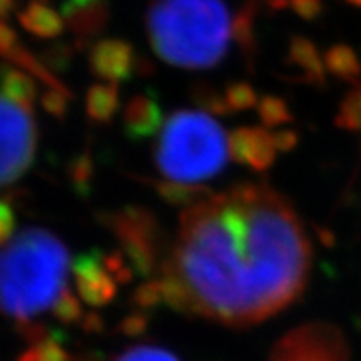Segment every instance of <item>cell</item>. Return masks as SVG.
Segmentation results:
<instances>
[{
	"label": "cell",
	"mask_w": 361,
	"mask_h": 361,
	"mask_svg": "<svg viewBox=\"0 0 361 361\" xmlns=\"http://www.w3.org/2000/svg\"><path fill=\"white\" fill-rule=\"evenodd\" d=\"M269 361H348V347L338 326L306 323L275 343Z\"/></svg>",
	"instance_id": "52a82bcc"
},
{
	"label": "cell",
	"mask_w": 361,
	"mask_h": 361,
	"mask_svg": "<svg viewBox=\"0 0 361 361\" xmlns=\"http://www.w3.org/2000/svg\"><path fill=\"white\" fill-rule=\"evenodd\" d=\"M290 8L305 20H317L323 15V0H290Z\"/></svg>",
	"instance_id": "d6a6232c"
},
{
	"label": "cell",
	"mask_w": 361,
	"mask_h": 361,
	"mask_svg": "<svg viewBox=\"0 0 361 361\" xmlns=\"http://www.w3.org/2000/svg\"><path fill=\"white\" fill-rule=\"evenodd\" d=\"M52 312L54 317L63 324L81 323V319L85 315L83 314V306H81V299L72 293L68 288L59 295V299L52 306Z\"/></svg>",
	"instance_id": "4316f807"
},
{
	"label": "cell",
	"mask_w": 361,
	"mask_h": 361,
	"mask_svg": "<svg viewBox=\"0 0 361 361\" xmlns=\"http://www.w3.org/2000/svg\"><path fill=\"white\" fill-rule=\"evenodd\" d=\"M72 100V92H63L57 89H47L41 96V105L50 116L63 118L68 113V102Z\"/></svg>",
	"instance_id": "4dcf8cb0"
},
{
	"label": "cell",
	"mask_w": 361,
	"mask_h": 361,
	"mask_svg": "<svg viewBox=\"0 0 361 361\" xmlns=\"http://www.w3.org/2000/svg\"><path fill=\"white\" fill-rule=\"evenodd\" d=\"M258 116H260L262 124L266 128H281L284 124L293 122V113H291L290 105L286 104L279 96H264L257 105Z\"/></svg>",
	"instance_id": "44dd1931"
},
{
	"label": "cell",
	"mask_w": 361,
	"mask_h": 361,
	"mask_svg": "<svg viewBox=\"0 0 361 361\" xmlns=\"http://www.w3.org/2000/svg\"><path fill=\"white\" fill-rule=\"evenodd\" d=\"M124 133L131 140H146L161 133L164 126V114L157 96L142 92L129 98L124 107Z\"/></svg>",
	"instance_id": "7c38bea8"
},
{
	"label": "cell",
	"mask_w": 361,
	"mask_h": 361,
	"mask_svg": "<svg viewBox=\"0 0 361 361\" xmlns=\"http://www.w3.org/2000/svg\"><path fill=\"white\" fill-rule=\"evenodd\" d=\"M19 37H17V32L11 28L8 23H2L0 20V54L8 59L11 52H13L15 48H19Z\"/></svg>",
	"instance_id": "e575fe53"
},
{
	"label": "cell",
	"mask_w": 361,
	"mask_h": 361,
	"mask_svg": "<svg viewBox=\"0 0 361 361\" xmlns=\"http://www.w3.org/2000/svg\"><path fill=\"white\" fill-rule=\"evenodd\" d=\"M271 137H273V144H275L276 152L281 153L291 152L299 144V135L293 129H279Z\"/></svg>",
	"instance_id": "d590c367"
},
{
	"label": "cell",
	"mask_w": 361,
	"mask_h": 361,
	"mask_svg": "<svg viewBox=\"0 0 361 361\" xmlns=\"http://www.w3.org/2000/svg\"><path fill=\"white\" fill-rule=\"evenodd\" d=\"M147 324H149V319H147L146 312L135 310V312H131V314L126 315L120 321L116 330H118V334L126 336V338H138V336H142L146 332Z\"/></svg>",
	"instance_id": "1f68e13d"
},
{
	"label": "cell",
	"mask_w": 361,
	"mask_h": 361,
	"mask_svg": "<svg viewBox=\"0 0 361 361\" xmlns=\"http://www.w3.org/2000/svg\"><path fill=\"white\" fill-rule=\"evenodd\" d=\"M192 100L195 102L197 107L204 109V113L212 114V116H227L231 114L225 96L219 94L214 87L204 85V83H197L192 89Z\"/></svg>",
	"instance_id": "484cf974"
},
{
	"label": "cell",
	"mask_w": 361,
	"mask_h": 361,
	"mask_svg": "<svg viewBox=\"0 0 361 361\" xmlns=\"http://www.w3.org/2000/svg\"><path fill=\"white\" fill-rule=\"evenodd\" d=\"M231 23L225 0H153L146 32L162 61L186 71L216 67L228 52Z\"/></svg>",
	"instance_id": "3957f363"
},
{
	"label": "cell",
	"mask_w": 361,
	"mask_h": 361,
	"mask_svg": "<svg viewBox=\"0 0 361 361\" xmlns=\"http://www.w3.org/2000/svg\"><path fill=\"white\" fill-rule=\"evenodd\" d=\"M192 314L240 328L262 323L305 291L308 236L291 204L266 185H240L180 214L171 257Z\"/></svg>",
	"instance_id": "6da1fadb"
},
{
	"label": "cell",
	"mask_w": 361,
	"mask_h": 361,
	"mask_svg": "<svg viewBox=\"0 0 361 361\" xmlns=\"http://www.w3.org/2000/svg\"><path fill=\"white\" fill-rule=\"evenodd\" d=\"M336 126L350 133H361V83L352 87L339 102Z\"/></svg>",
	"instance_id": "ffe728a7"
},
{
	"label": "cell",
	"mask_w": 361,
	"mask_h": 361,
	"mask_svg": "<svg viewBox=\"0 0 361 361\" xmlns=\"http://www.w3.org/2000/svg\"><path fill=\"white\" fill-rule=\"evenodd\" d=\"M68 179L80 197H87L92 192V183H94V162L89 153L78 155L68 166Z\"/></svg>",
	"instance_id": "7402d4cb"
},
{
	"label": "cell",
	"mask_w": 361,
	"mask_h": 361,
	"mask_svg": "<svg viewBox=\"0 0 361 361\" xmlns=\"http://www.w3.org/2000/svg\"><path fill=\"white\" fill-rule=\"evenodd\" d=\"M19 361H72V356L65 350L61 343L52 336L30 343V347L20 354Z\"/></svg>",
	"instance_id": "603a6c76"
},
{
	"label": "cell",
	"mask_w": 361,
	"mask_h": 361,
	"mask_svg": "<svg viewBox=\"0 0 361 361\" xmlns=\"http://www.w3.org/2000/svg\"><path fill=\"white\" fill-rule=\"evenodd\" d=\"M264 2L273 11H282L286 8H290V0H264Z\"/></svg>",
	"instance_id": "74e56055"
},
{
	"label": "cell",
	"mask_w": 361,
	"mask_h": 361,
	"mask_svg": "<svg viewBox=\"0 0 361 361\" xmlns=\"http://www.w3.org/2000/svg\"><path fill=\"white\" fill-rule=\"evenodd\" d=\"M13 6H15V0H0V20L4 19L6 15L13 10Z\"/></svg>",
	"instance_id": "f35d334b"
},
{
	"label": "cell",
	"mask_w": 361,
	"mask_h": 361,
	"mask_svg": "<svg viewBox=\"0 0 361 361\" xmlns=\"http://www.w3.org/2000/svg\"><path fill=\"white\" fill-rule=\"evenodd\" d=\"M324 68L330 76L336 80L360 85L361 80V61L357 57L356 50L348 44H332L323 56Z\"/></svg>",
	"instance_id": "e0dca14e"
},
{
	"label": "cell",
	"mask_w": 361,
	"mask_h": 361,
	"mask_svg": "<svg viewBox=\"0 0 361 361\" xmlns=\"http://www.w3.org/2000/svg\"><path fill=\"white\" fill-rule=\"evenodd\" d=\"M89 68L104 83H124L131 80L138 65L135 47L124 39L107 37L96 41L89 50Z\"/></svg>",
	"instance_id": "9c48e42d"
},
{
	"label": "cell",
	"mask_w": 361,
	"mask_h": 361,
	"mask_svg": "<svg viewBox=\"0 0 361 361\" xmlns=\"http://www.w3.org/2000/svg\"><path fill=\"white\" fill-rule=\"evenodd\" d=\"M114 361H179V357L157 345H137L122 352Z\"/></svg>",
	"instance_id": "83f0119b"
},
{
	"label": "cell",
	"mask_w": 361,
	"mask_h": 361,
	"mask_svg": "<svg viewBox=\"0 0 361 361\" xmlns=\"http://www.w3.org/2000/svg\"><path fill=\"white\" fill-rule=\"evenodd\" d=\"M15 214L13 209L6 201L0 200V247H4L15 236Z\"/></svg>",
	"instance_id": "836d02e7"
},
{
	"label": "cell",
	"mask_w": 361,
	"mask_h": 361,
	"mask_svg": "<svg viewBox=\"0 0 361 361\" xmlns=\"http://www.w3.org/2000/svg\"><path fill=\"white\" fill-rule=\"evenodd\" d=\"M257 0H245V4L238 10L231 23V35L249 61L257 56Z\"/></svg>",
	"instance_id": "ac0fdd59"
},
{
	"label": "cell",
	"mask_w": 361,
	"mask_h": 361,
	"mask_svg": "<svg viewBox=\"0 0 361 361\" xmlns=\"http://www.w3.org/2000/svg\"><path fill=\"white\" fill-rule=\"evenodd\" d=\"M19 23L26 32L37 35L41 39H56L63 34L65 20L61 13H57L54 8L47 6L44 2H30L19 13Z\"/></svg>",
	"instance_id": "5bb4252c"
},
{
	"label": "cell",
	"mask_w": 361,
	"mask_h": 361,
	"mask_svg": "<svg viewBox=\"0 0 361 361\" xmlns=\"http://www.w3.org/2000/svg\"><path fill=\"white\" fill-rule=\"evenodd\" d=\"M104 264L107 267L113 279L116 281V284H129V282L133 281L135 271L131 267V264L128 262L126 255L122 251H113L104 255Z\"/></svg>",
	"instance_id": "f546056e"
},
{
	"label": "cell",
	"mask_w": 361,
	"mask_h": 361,
	"mask_svg": "<svg viewBox=\"0 0 361 361\" xmlns=\"http://www.w3.org/2000/svg\"><path fill=\"white\" fill-rule=\"evenodd\" d=\"M345 2L350 6H354V8H360L361 10V0H345Z\"/></svg>",
	"instance_id": "ab89813d"
},
{
	"label": "cell",
	"mask_w": 361,
	"mask_h": 361,
	"mask_svg": "<svg viewBox=\"0 0 361 361\" xmlns=\"http://www.w3.org/2000/svg\"><path fill=\"white\" fill-rule=\"evenodd\" d=\"M71 258L47 228H24L0 247V310L26 323L52 310L67 290Z\"/></svg>",
	"instance_id": "7a4b0ae2"
},
{
	"label": "cell",
	"mask_w": 361,
	"mask_h": 361,
	"mask_svg": "<svg viewBox=\"0 0 361 361\" xmlns=\"http://www.w3.org/2000/svg\"><path fill=\"white\" fill-rule=\"evenodd\" d=\"M37 129L28 109L0 94V186L28 171L35 157Z\"/></svg>",
	"instance_id": "8992f818"
},
{
	"label": "cell",
	"mask_w": 361,
	"mask_h": 361,
	"mask_svg": "<svg viewBox=\"0 0 361 361\" xmlns=\"http://www.w3.org/2000/svg\"><path fill=\"white\" fill-rule=\"evenodd\" d=\"M61 17L74 35L78 50L85 48L90 39L104 34L111 19L107 0H63Z\"/></svg>",
	"instance_id": "8fae6325"
},
{
	"label": "cell",
	"mask_w": 361,
	"mask_h": 361,
	"mask_svg": "<svg viewBox=\"0 0 361 361\" xmlns=\"http://www.w3.org/2000/svg\"><path fill=\"white\" fill-rule=\"evenodd\" d=\"M227 140L228 157L236 164H242L258 173L269 170L275 164L276 147L267 129L242 126V128L233 129Z\"/></svg>",
	"instance_id": "30bf717a"
},
{
	"label": "cell",
	"mask_w": 361,
	"mask_h": 361,
	"mask_svg": "<svg viewBox=\"0 0 361 361\" xmlns=\"http://www.w3.org/2000/svg\"><path fill=\"white\" fill-rule=\"evenodd\" d=\"M225 102H227L231 113H245L249 109H255L258 105L257 90L252 89L245 81H234L225 89Z\"/></svg>",
	"instance_id": "d4e9b609"
},
{
	"label": "cell",
	"mask_w": 361,
	"mask_h": 361,
	"mask_svg": "<svg viewBox=\"0 0 361 361\" xmlns=\"http://www.w3.org/2000/svg\"><path fill=\"white\" fill-rule=\"evenodd\" d=\"M152 188L157 192L164 203L171 207H186V209L209 200L212 195V192L203 185H186V183H177L170 179L152 180Z\"/></svg>",
	"instance_id": "d6986e66"
},
{
	"label": "cell",
	"mask_w": 361,
	"mask_h": 361,
	"mask_svg": "<svg viewBox=\"0 0 361 361\" xmlns=\"http://www.w3.org/2000/svg\"><path fill=\"white\" fill-rule=\"evenodd\" d=\"M286 63L300 72V81H305V83L314 87L324 85L326 68H324L323 56L319 54L317 47L308 37L293 35L290 39Z\"/></svg>",
	"instance_id": "4fadbf2b"
},
{
	"label": "cell",
	"mask_w": 361,
	"mask_h": 361,
	"mask_svg": "<svg viewBox=\"0 0 361 361\" xmlns=\"http://www.w3.org/2000/svg\"><path fill=\"white\" fill-rule=\"evenodd\" d=\"M80 299L92 308H102L113 302L118 284L104 264V252L90 249L71 262Z\"/></svg>",
	"instance_id": "ba28073f"
},
{
	"label": "cell",
	"mask_w": 361,
	"mask_h": 361,
	"mask_svg": "<svg viewBox=\"0 0 361 361\" xmlns=\"http://www.w3.org/2000/svg\"><path fill=\"white\" fill-rule=\"evenodd\" d=\"M0 90H2L0 94L6 96L8 100L28 111L34 109L39 96L35 78L11 65L0 68Z\"/></svg>",
	"instance_id": "9a60e30c"
},
{
	"label": "cell",
	"mask_w": 361,
	"mask_h": 361,
	"mask_svg": "<svg viewBox=\"0 0 361 361\" xmlns=\"http://www.w3.org/2000/svg\"><path fill=\"white\" fill-rule=\"evenodd\" d=\"M78 52L76 44H68V43H57L54 47L47 48V52L43 54V65L52 72H63L71 67L72 57Z\"/></svg>",
	"instance_id": "f1b7e54d"
},
{
	"label": "cell",
	"mask_w": 361,
	"mask_h": 361,
	"mask_svg": "<svg viewBox=\"0 0 361 361\" xmlns=\"http://www.w3.org/2000/svg\"><path fill=\"white\" fill-rule=\"evenodd\" d=\"M131 305L140 312H152L164 306V293H162L161 279H147L140 286H137L131 295Z\"/></svg>",
	"instance_id": "cb8c5ba5"
},
{
	"label": "cell",
	"mask_w": 361,
	"mask_h": 361,
	"mask_svg": "<svg viewBox=\"0 0 361 361\" xmlns=\"http://www.w3.org/2000/svg\"><path fill=\"white\" fill-rule=\"evenodd\" d=\"M104 225L118 240L120 251L126 255L135 275L152 279L157 271L161 273L162 264L166 262L162 258L164 234L157 216L152 210L128 204L124 209L107 212Z\"/></svg>",
	"instance_id": "5b68a950"
},
{
	"label": "cell",
	"mask_w": 361,
	"mask_h": 361,
	"mask_svg": "<svg viewBox=\"0 0 361 361\" xmlns=\"http://www.w3.org/2000/svg\"><path fill=\"white\" fill-rule=\"evenodd\" d=\"M120 109L118 87L113 83H94L87 89L85 113L94 124H111Z\"/></svg>",
	"instance_id": "2e32d148"
},
{
	"label": "cell",
	"mask_w": 361,
	"mask_h": 361,
	"mask_svg": "<svg viewBox=\"0 0 361 361\" xmlns=\"http://www.w3.org/2000/svg\"><path fill=\"white\" fill-rule=\"evenodd\" d=\"M228 135L212 114L180 109L164 122L157 144L155 164L164 179L197 185L216 177L228 157Z\"/></svg>",
	"instance_id": "277c9868"
},
{
	"label": "cell",
	"mask_w": 361,
	"mask_h": 361,
	"mask_svg": "<svg viewBox=\"0 0 361 361\" xmlns=\"http://www.w3.org/2000/svg\"><path fill=\"white\" fill-rule=\"evenodd\" d=\"M81 326H83L87 334H100L104 330V319L98 314H94V312H90V314L83 315Z\"/></svg>",
	"instance_id": "8d00e7d4"
}]
</instances>
